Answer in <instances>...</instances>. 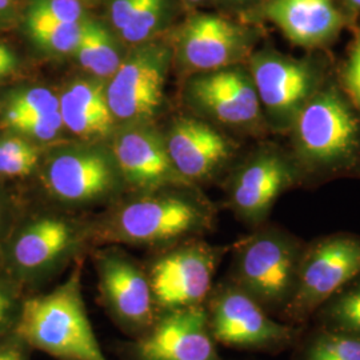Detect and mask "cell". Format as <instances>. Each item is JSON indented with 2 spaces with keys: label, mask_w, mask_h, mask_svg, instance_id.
<instances>
[{
  "label": "cell",
  "mask_w": 360,
  "mask_h": 360,
  "mask_svg": "<svg viewBox=\"0 0 360 360\" xmlns=\"http://www.w3.org/2000/svg\"><path fill=\"white\" fill-rule=\"evenodd\" d=\"M342 90L360 114V28L342 70Z\"/></svg>",
  "instance_id": "obj_31"
},
{
  "label": "cell",
  "mask_w": 360,
  "mask_h": 360,
  "mask_svg": "<svg viewBox=\"0 0 360 360\" xmlns=\"http://www.w3.org/2000/svg\"><path fill=\"white\" fill-rule=\"evenodd\" d=\"M217 346L199 306L160 311L147 333L120 342L115 351L122 360H223Z\"/></svg>",
  "instance_id": "obj_15"
},
{
  "label": "cell",
  "mask_w": 360,
  "mask_h": 360,
  "mask_svg": "<svg viewBox=\"0 0 360 360\" xmlns=\"http://www.w3.org/2000/svg\"><path fill=\"white\" fill-rule=\"evenodd\" d=\"M13 11V0H0V25H4L11 19Z\"/></svg>",
  "instance_id": "obj_36"
},
{
  "label": "cell",
  "mask_w": 360,
  "mask_h": 360,
  "mask_svg": "<svg viewBox=\"0 0 360 360\" xmlns=\"http://www.w3.org/2000/svg\"><path fill=\"white\" fill-rule=\"evenodd\" d=\"M92 254L101 306L122 333L129 339L139 338L160 314L144 263L115 245Z\"/></svg>",
  "instance_id": "obj_11"
},
{
  "label": "cell",
  "mask_w": 360,
  "mask_h": 360,
  "mask_svg": "<svg viewBox=\"0 0 360 360\" xmlns=\"http://www.w3.org/2000/svg\"><path fill=\"white\" fill-rule=\"evenodd\" d=\"M167 0H147L127 26L119 31L120 38L131 46L148 41L166 15Z\"/></svg>",
  "instance_id": "obj_26"
},
{
  "label": "cell",
  "mask_w": 360,
  "mask_h": 360,
  "mask_svg": "<svg viewBox=\"0 0 360 360\" xmlns=\"http://www.w3.org/2000/svg\"><path fill=\"white\" fill-rule=\"evenodd\" d=\"M309 323L360 338V274L327 299Z\"/></svg>",
  "instance_id": "obj_23"
},
{
  "label": "cell",
  "mask_w": 360,
  "mask_h": 360,
  "mask_svg": "<svg viewBox=\"0 0 360 360\" xmlns=\"http://www.w3.org/2000/svg\"><path fill=\"white\" fill-rule=\"evenodd\" d=\"M230 250L196 238L156 251L144 267L159 311L205 306Z\"/></svg>",
  "instance_id": "obj_8"
},
{
  "label": "cell",
  "mask_w": 360,
  "mask_h": 360,
  "mask_svg": "<svg viewBox=\"0 0 360 360\" xmlns=\"http://www.w3.org/2000/svg\"><path fill=\"white\" fill-rule=\"evenodd\" d=\"M18 217L19 215L16 214V210L10 199L4 193H0V263Z\"/></svg>",
  "instance_id": "obj_34"
},
{
  "label": "cell",
  "mask_w": 360,
  "mask_h": 360,
  "mask_svg": "<svg viewBox=\"0 0 360 360\" xmlns=\"http://www.w3.org/2000/svg\"><path fill=\"white\" fill-rule=\"evenodd\" d=\"M147 0H112L110 4V20L116 31H122L142 8Z\"/></svg>",
  "instance_id": "obj_33"
},
{
  "label": "cell",
  "mask_w": 360,
  "mask_h": 360,
  "mask_svg": "<svg viewBox=\"0 0 360 360\" xmlns=\"http://www.w3.org/2000/svg\"><path fill=\"white\" fill-rule=\"evenodd\" d=\"M112 156L126 186L134 191L193 187L174 167L165 136L147 123L126 124L119 129L112 142Z\"/></svg>",
  "instance_id": "obj_17"
},
{
  "label": "cell",
  "mask_w": 360,
  "mask_h": 360,
  "mask_svg": "<svg viewBox=\"0 0 360 360\" xmlns=\"http://www.w3.org/2000/svg\"><path fill=\"white\" fill-rule=\"evenodd\" d=\"M306 245L295 233L267 221L231 245L226 278L281 321L295 294Z\"/></svg>",
  "instance_id": "obj_5"
},
{
  "label": "cell",
  "mask_w": 360,
  "mask_h": 360,
  "mask_svg": "<svg viewBox=\"0 0 360 360\" xmlns=\"http://www.w3.org/2000/svg\"><path fill=\"white\" fill-rule=\"evenodd\" d=\"M217 221V208L196 187L134 191L91 219L92 245L147 247L155 251L202 238Z\"/></svg>",
  "instance_id": "obj_1"
},
{
  "label": "cell",
  "mask_w": 360,
  "mask_h": 360,
  "mask_svg": "<svg viewBox=\"0 0 360 360\" xmlns=\"http://www.w3.org/2000/svg\"><path fill=\"white\" fill-rule=\"evenodd\" d=\"M252 30L215 13H196L179 30L174 59L187 75L245 65L255 51Z\"/></svg>",
  "instance_id": "obj_16"
},
{
  "label": "cell",
  "mask_w": 360,
  "mask_h": 360,
  "mask_svg": "<svg viewBox=\"0 0 360 360\" xmlns=\"http://www.w3.org/2000/svg\"><path fill=\"white\" fill-rule=\"evenodd\" d=\"M259 15L291 44L306 50L331 44L347 25L335 0H263Z\"/></svg>",
  "instance_id": "obj_19"
},
{
  "label": "cell",
  "mask_w": 360,
  "mask_h": 360,
  "mask_svg": "<svg viewBox=\"0 0 360 360\" xmlns=\"http://www.w3.org/2000/svg\"><path fill=\"white\" fill-rule=\"evenodd\" d=\"M210 331L224 347L278 355L295 346L304 327L282 322L226 276L205 303Z\"/></svg>",
  "instance_id": "obj_6"
},
{
  "label": "cell",
  "mask_w": 360,
  "mask_h": 360,
  "mask_svg": "<svg viewBox=\"0 0 360 360\" xmlns=\"http://www.w3.org/2000/svg\"><path fill=\"white\" fill-rule=\"evenodd\" d=\"M184 96L193 111L210 123L252 132L269 129L247 65L190 75Z\"/></svg>",
  "instance_id": "obj_14"
},
{
  "label": "cell",
  "mask_w": 360,
  "mask_h": 360,
  "mask_svg": "<svg viewBox=\"0 0 360 360\" xmlns=\"http://www.w3.org/2000/svg\"><path fill=\"white\" fill-rule=\"evenodd\" d=\"M348 3L351 4V7L360 10V0H348Z\"/></svg>",
  "instance_id": "obj_37"
},
{
  "label": "cell",
  "mask_w": 360,
  "mask_h": 360,
  "mask_svg": "<svg viewBox=\"0 0 360 360\" xmlns=\"http://www.w3.org/2000/svg\"><path fill=\"white\" fill-rule=\"evenodd\" d=\"M40 150L38 146L23 136L0 139V175L16 178L28 176L38 166Z\"/></svg>",
  "instance_id": "obj_25"
},
{
  "label": "cell",
  "mask_w": 360,
  "mask_h": 360,
  "mask_svg": "<svg viewBox=\"0 0 360 360\" xmlns=\"http://www.w3.org/2000/svg\"><path fill=\"white\" fill-rule=\"evenodd\" d=\"M82 23H63L26 13V30L35 46L53 55H68L77 50Z\"/></svg>",
  "instance_id": "obj_24"
},
{
  "label": "cell",
  "mask_w": 360,
  "mask_h": 360,
  "mask_svg": "<svg viewBox=\"0 0 360 360\" xmlns=\"http://www.w3.org/2000/svg\"><path fill=\"white\" fill-rule=\"evenodd\" d=\"M41 184L50 202L65 210L114 203L126 186L114 156L95 147L58 150L41 171Z\"/></svg>",
  "instance_id": "obj_10"
},
{
  "label": "cell",
  "mask_w": 360,
  "mask_h": 360,
  "mask_svg": "<svg viewBox=\"0 0 360 360\" xmlns=\"http://www.w3.org/2000/svg\"><path fill=\"white\" fill-rule=\"evenodd\" d=\"M269 129L288 134L302 108L328 80L318 58H296L271 47L247 60Z\"/></svg>",
  "instance_id": "obj_7"
},
{
  "label": "cell",
  "mask_w": 360,
  "mask_h": 360,
  "mask_svg": "<svg viewBox=\"0 0 360 360\" xmlns=\"http://www.w3.org/2000/svg\"><path fill=\"white\" fill-rule=\"evenodd\" d=\"M183 1L187 3V4H199V3H202L205 0H183Z\"/></svg>",
  "instance_id": "obj_38"
},
{
  "label": "cell",
  "mask_w": 360,
  "mask_h": 360,
  "mask_svg": "<svg viewBox=\"0 0 360 360\" xmlns=\"http://www.w3.org/2000/svg\"><path fill=\"white\" fill-rule=\"evenodd\" d=\"M231 3H251V1H257V0H229Z\"/></svg>",
  "instance_id": "obj_39"
},
{
  "label": "cell",
  "mask_w": 360,
  "mask_h": 360,
  "mask_svg": "<svg viewBox=\"0 0 360 360\" xmlns=\"http://www.w3.org/2000/svg\"><path fill=\"white\" fill-rule=\"evenodd\" d=\"M26 290L0 267V336L16 328Z\"/></svg>",
  "instance_id": "obj_29"
},
{
  "label": "cell",
  "mask_w": 360,
  "mask_h": 360,
  "mask_svg": "<svg viewBox=\"0 0 360 360\" xmlns=\"http://www.w3.org/2000/svg\"><path fill=\"white\" fill-rule=\"evenodd\" d=\"M59 111V98L46 87H30L10 96L4 115H46Z\"/></svg>",
  "instance_id": "obj_27"
},
{
  "label": "cell",
  "mask_w": 360,
  "mask_h": 360,
  "mask_svg": "<svg viewBox=\"0 0 360 360\" xmlns=\"http://www.w3.org/2000/svg\"><path fill=\"white\" fill-rule=\"evenodd\" d=\"M84 257L50 291L28 294L16 331L32 349L56 360H108L94 333L83 291Z\"/></svg>",
  "instance_id": "obj_4"
},
{
  "label": "cell",
  "mask_w": 360,
  "mask_h": 360,
  "mask_svg": "<svg viewBox=\"0 0 360 360\" xmlns=\"http://www.w3.org/2000/svg\"><path fill=\"white\" fill-rule=\"evenodd\" d=\"M291 349L290 360H360V338L309 323Z\"/></svg>",
  "instance_id": "obj_22"
},
{
  "label": "cell",
  "mask_w": 360,
  "mask_h": 360,
  "mask_svg": "<svg viewBox=\"0 0 360 360\" xmlns=\"http://www.w3.org/2000/svg\"><path fill=\"white\" fill-rule=\"evenodd\" d=\"M287 135L303 181L346 175L360 163V114L333 82L302 108Z\"/></svg>",
  "instance_id": "obj_2"
},
{
  "label": "cell",
  "mask_w": 360,
  "mask_h": 360,
  "mask_svg": "<svg viewBox=\"0 0 360 360\" xmlns=\"http://www.w3.org/2000/svg\"><path fill=\"white\" fill-rule=\"evenodd\" d=\"M27 13L63 23H80L86 18L80 0H32Z\"/></svg>",
  "instance_id": "obj_30"
},
{
  "label": "cell",
  "mask_w": 360,
  "mask_h": 360,
  "mask_svg": "<svg viewBox=\"0 0 360 360\" xmlns=\"http://www.w3.org/2000/svg\"><path fill=\"white\" fill-rule=\"evenodd\" d=\"M165 139L174 167L193 187L214 179L236 151L233 141L202 117L174 120Z\"/></svg>",
  "instance_id": "obj_18"
},
{
  "label": "cell",
  "mask_w": 360,
  "mask_h": 360,
  "mask_svg": "<svg viewBox=\"0 0 360 360\" xmlns=\"http://www.w3.org/2000/svg\"><path fill=\"white\" fill-rule=\"evenodd\" d=\"M59 112L65 129L89 141L110 135L116 123L107 99V83L96 77L70 83L59 96Z\"/></svg>",
  "instance_id": "obj_20"
},
{
  "label": "cell",
  "mask_w": 360,
  "mask_h": 360,
  "mask_svg": "<svg viewBox=\"0 0 360 360\" xmlns=\"http://www.w3.org/2000/svg\"><path fill=\"white\" fill-rule=\"evenodd\" d=\"M174 59V47L163 41H144L123 59L107 82V99L116 122L146 123L163 103L165 86Z\"/></svg>",
  "instance_id": "obj_13"
},
{
  "label": "cell",
  "mask_w": 360,
  "mask_h": 360,
  "mask_svg": "<svg viewBox=\"0 0 360 360\" xmlns=\"http://www.w3.org/2000/svg\"><path fill=\"white\" fill-rule=\"evenodd\" d=\"M62 207L18 217L0 267L27 294L41 291L92 247L91 220L77 218Z\"/></svg>",
  "instance_id": "obj_3"
},
{
  "label": "cell",
  "mask_w": 360,
  "mask_h": 360,
  "mask_svg": "<svg viewBox=\"0 0 360 360\" xmlns=\"http://www.w3.org/2000/svg\"><path fill=\"white\" fill-rule=\"evenodd\" d=\"M74 55L91 77L103 82L114 77L124 59L108 28L87 16L82 23V34Z\"/></svg>",
  "instance_id": "obj_21"
},
{
  "label": "cell",
  "mask_w": 360,
  "mask_h": 360,
  "mask_svg": "<svg viewBox=\"0 0 360 360\" xmlns=\"http://www.w3.org/2000/svg\"><path fill=\"white\" fill-rule=\"evenodd\" d=\"M32 351L16 328L0 336V360H31Z\"/></svg>",
  "instance_id": "obj_32"
},
{
  "label": "cell",
  "mask_w": 360,
  "mask_h": 360,
  "mask_svg": "<svg viewBox=\"0 0 360 360\" xmlns=\"http://www.w3.org/2000/svg\"><path fill=\"white\" fill-rule=\"evenodd\" d=\"M360 274V235L334 232L304 248L295 294L281 321L304 327L323 303Z\"/></svg>",
  "instance_id": "obj_9"
},
{
  "label": "cell",
  "mask_w": 360,
  "mask_h": 360,
  "mask_svg": "<svg viewBox=\"0 0 360 360\" xmlns=\"http://www.w3.org/2000/svg\"><path fill=\"white\" fill-rule=\"evenodd\" d=\"M303 183L290 151L274 144L259 147L233 169L226 184L227 206L251 230L269 221L283 193Z\"/></svg>",
  "instance_id": "obj_12"
},
{
  "label": "cell",
  "mask_w": 360,
  "mask_h": 360,
  "mask_svg": "<svg viewBox=\"0 0 360 360\" xmlns=\"http://www.w3.org/2000/svg\"><path fill=\"white\" fill-rule=\"evenodd\" d=\"M18 58L13 50L7 44L0 43V79L13 75L18 70Z\"/></svg>",
  "instance_id": "obj_35"
},
{
  "label": "cell",
  "mask_w": 360,
  "mask_h": 360,
  "mask_svg": "<svg viewBox=\"0 0 360 360\" xmlns=\"http://www.w3.org/2000/svg\"><path fill=\"white\" fill-rule=\"evenodd\" d=\"M4 122L15 132L38 142H51L65 129L59 111L46 115H4Z\"/></svg>",
  "instance_id": "obj_28"
}]
</instances>
